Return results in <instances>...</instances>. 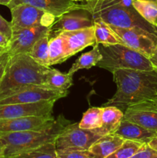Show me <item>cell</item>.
Segmentation results:
<instances>
[{
  "instance_id": "obj_28",
  "label": "cell",
  "mask_w": 157,
  "mask_h": 158,
  "mask_svg": "<svg viewBox=\"0 0 157 158\" xmlns=\"http://www.w3.org/2000/svg\"><path fill=\"white\" fill-rule=\"evenodd\" d=\"M143 143L135 140H125L123 144L106 158H129L142 147Z\"/></svg>"
},
{
  "instance_id": "obj_38",
  "label": "cell",
  "mask_w": 157,
  "mask_h": 158,
  "mask_svg": "<svg viewBox=\"0 0 157 158\" xmlns=\"http://www.w3.org/2000/svg\"><path fill=\"white\" fill-rule=\"evenodd\" d=\"M11 1H12V0H0V5L7 6Z\"/></svg>"
},
{
  "instance_id": "obj_41",
  "label": "cell",
  "mask_w": 157,
  "mask_h": 158,
  "mask_svg": "<svg viewBox=\"0 0 157 158\" xmlns=\"http://www.w3.org/2000/svg\"><path fill=\"white\" fill-rule=\"evenodd\" d=\"M151 1H153V2H155L157 3V0H151Z\"/></svg>"
},
{
  "instance_id": "obj_44",
  "label": "cell",
  "mask_w": 157,
  "mask_h": 158,
  "mask_svg": "<svg viewBox=\"0 0 157 158\" xmlns=\"http://www.w3.org/2000/svg\"><path fill=\"white\" fill-rule=\"evenodd\" d=\"M156 33H157V32H156Z\"/></svg>"
},
{
  "instance_id": "obj_37",
  "label": "cell",
  "mask_w": 157,
  "mask_h": 158,
  "mask_svg": "<svg viewBox=\"0 0 157 158\" xmlns=\"http://www.w3.org/2000/svg\"><path fill=\"white\" fill-rule=\"evenodd\" d=\"M146 102H148V103H151V104L154 105V106H157V95L155 96L154 98L151 99V100H146Z\"/></svg>"
},
{
  "instance_id": "obj_2",
  "label": "cell",
  "mask_w": 157,
  "mask_h": 158,
  "mask_svg": "<svg viewBox=\"0 0 157 158\" xmlns=\"http://www.w3.org/2000/svg\"><path fill=\"white\" fill-rule=\"evenodd\" d=\"M49 69L27 54L10 56L0 82V100L28 86H45Z\"/></svg>"
},
{
  "instance_id": "obj_6",
  "label": "cell",
  "mask_w": 157,
  "mask_h": 158,
  "mask_svg": "<svg viewBox=\"0 0 157 158\" xmlns=\"http://www.w3.org/2000/svg\"><path fill=\"white\" fill-rule=\"evenodd\" d=\"M124 46L139 52L148 59L157 47V34L139 27L120 28L109 25Z\"/></svg>"
},
{
  "instance_id": "obj_27",
  "label": "cell",
  "mask_w": 157,
  "mask_h": 158,
  "mask_svg": "<svg viewBox=\"0 0 157 158\" xmlns=\"http://www.w3.org/2000/svg\"><path fill=\"white\" fill-rule=\"evenodd\" d=\"M12 158H58L56 154L55 142L26 151Z\"/></svg>"
},
{
  "instance_id": "obj_3",
  "label": "cell",
  "mask_w": 157,
  "mask_h": 158,
  "mask_svg": "<svg viewBox=\"0 0 157 158\" xmlns=\"http://www.w3.org/2000/svg\"><path fill=\"white\" fill-rule=\"evenodd\" d=\"M132 0H91L80 4L92 19L100 18L109 25L120 28L139 27L157 34V28L146 22L132 6Z\"/></svg>"
},
{
  "instance_id": "obj_21",
  "label": "cell",
  "mask_w": 157,
  "mask_h": 158,
  "mask_svg": "<svg viewBox=\"0 0 157 158\" xmlns=\"http://www.w3.org/2000/svg\"><path fill=\"white\" fill-rule=\"evenodd\" d=\"M93 27L96 43L102 45L122 44L115 32L111 29L109 24L100 18L93 19Z\"/></svg>"
},
{
  "instance_id": "obj_36",
  "label": "cell",
  "mask_w": 157,
  "mask_h": 158,
  "mask_svg": "<svg viewBox=\"0 0 157 158\" xmlns=\"http://www.w3.org/2000/svg\"><path fill=\"white\" fill-rule=\"evenodd\" d=\"M3 152H4V144L0 139V158H4L3 157Z\"/></svg>"
},
{
  "instance_id": "obj_17",
  "label": "cell",
  "mask_w": 157,
  "mask_h": 158,
  "mask_svg": "<svg viewBox=\"0 0 157 158\" xmlns=\"http://www.w3.org/2000/svg\"><path fill=\"white\" fill-rule=\"evenodd\" d=\"M114 134L123 137L125 140H135L142 143H149L157 133L143 127L136 123L126 120H122Z\"/></svg>"
},
{
  "instance_id": "obj_43",
  "label": "cell",
  "mask_w": 157,
  "mask_h": 158,
  "mask_svg": "<svg viewBox=\"0 0 157 158\" xmlns=\"http://www.w3.org/2000/svg\"><path fill=\"white\" fill-rule=\"evenodd\" d=\"M89 1H91V0H89Z\"/></svg>"
},
{
  "instance_id": "obj_4",
  "label": "cell",
  "mask_w": 157,
  "mask_h": 158,
  "mask_svg": "<svg viewBox=\"0 0 157 158\" xmlns=\"http://www.w3.org/2000/svg\"><path fill=\"white\" fill-rule=\"evenodd\" d=\"M71 123L61 114L52 124L41 130L0 134V139L4 144L3 157L12 158L46 143L55 142L66 127Z\"/></svg>"
},
{
  "instance_id": "obj_31",
  "label": "cell",
  "mask_w": 157,
  "mask_h": 158,
  "mask_svg": "<svg viewBox=\"0 0 157 158\" xmlns=\"http://www.w3.org/2000/svg\"><path fill=\"white\" fill-rule=\"evenodd\" d=\"M0 33L3 34L10 40L12 33V27L11 22H8L0 15Z\"/></svg>"
},
{
  "instance_id": "obj_14",
  "label": "cell",
  "mask_w": 157,
  "mask_h": 158,
  "mask_svg": "<svg viewBox=\"0 0 157 158\" xmlns=\"http://www.w3.org/2000/svg\"><path fill=\"white\" fill-rule=\"evenodd\" d=\"M19 4H29L53 15L55 18L71 12L81 9L80 4L72 0H12L8 5L9 9Z\"/></svg>"
},
{
  "instance_id": "obj_26",
  "label": "cell",
  "mask_w": 157,
  "mask_h": 158,
  "mask_svg": "<svg viewBox=\"0 0 157 158\" xmlns=\"http://www.w3.org/2000/svg\"><path fill=\"white\" fill-rule=\"evenodd\" d=\"M103 107H90L83 114L81 121L78 123L80 128L94 130L101 127Z\"/></svg>"
},
{
  "instance_id": "obj_5",
  "label": "cell",
  "mask_w": 157,
  "mask_h": 158,
  "mask_svg": "<svg viewBox=\"0 0 157 158\" xmlns=\"http://www.w3.org/2000/svg\"><path fill=\"white\" fill-rule=\"evenodd\" d=\"M102 59L96 66L112 73L117 69H131L152 71V64L147 57L123 44H99Z\"/></svg>"
},
{
  "instance_id": "obj_33",
  "label": "cell",
  "mask_w": 157,
  "mask_h": 158,
  "mask_svg": "<svg viewBox=\"0 0 157 158\" xmlns=\"http://www.w3.org/2000/svg\"><path fill=\"white\" fill-rule=\"evenodd\" d=\"M149 61H150L151 64H152V68H153V70L155 73H157V47L155 49V52L152 54V56L149 58Z\"/></svg>"
},
{
  "instance_id": "obj_22",
  "label": "cell",
  "mask_w": 157,
  "mask_h": 158,
  "mask_svg": "<svg viewBox=\"0 0 157 158\" xmlns=\"http://www.w3.org/2000/svg\"><path fill=\"white\" fill-rule=\"evenodd\" d=\"M102 59L101 52L99 51V44L96 43L93 46L92 50L82 54L75 63L72 65L68 73L73 75L77 70L82 69H90L95 66Z\"/></svg>"
},
{
  "instance_id": "obj_24",
  "label": "cell",
  "mask_w": 157,
  "mask_h": 158,
  "mask_svg": "<svg viewBox=\"0 0 157 158\" xmlns=\"http://www.w3.org/2000/svg\"><path fill=\"white\" fill-rule=\"evenodd\" d=\"M72 76L69 73H62L55 69H50L47 74L45 86L51 89L66 91L73 84Z\"/></svg>"
},
{
  "instance_id": "obj_7",
  "label": "cell",
  "mask_w": 157,
  "mask_h": 158,
  "mask_svg": "<svg viewBox=\"0 0 157 158\" xmlns=\"http://www.w3.org/2000/svg\"><path fill=\"white\" fill-rule=\"evenodd\" d=\"M103 137L98 129L80 128L78 123L67 125L55 140L56 150L87 151L97 140Z\"/></svg>"
},
{
  "instance_id": "obj_34",
  "label": "cell",
  "mask_w": 157,
  "mask_h": 158,
  "mask_svg": "<svg viewBox=\"0 0 157 158\" xmlns=\"http://www.w3.org/2000/svg\"><path fill=\"white\" fill-rule=\"evenodd\" d=\"M9 43V39L8 37H6L5 35H3V34L0 33V46L7 49Z\"/></svg>"
},
{
  "instance_id": "obj_19",
  "label": "cell",
  "mask_w": 157,
  "mask_h": 158,
  "mask_svg": "<svg viewBox=\"0 0 157 158\" xmlns=\"http://www.w3.org/2000/svg\"><path fill=\"white\" fill-rule=\"evenodd\" d=\"M124 113L114 106H103L102 112V126L97 128L103 136L114 134L123 120Z\"/></svg>"
},
{
  "instance_id": "obj_11",
  "label": "cell",
  "mask_w": 157,
  "mask_h": 158,
  "mask_svg": "<svg viewBox=\"0 0 157 158\" xmlns=\"http://www.w3.org/2000/svg\"><path fill=\"white\" fill-rule=\"evenodd\" d=\"M55 101H41L32 103L0 104V119L52 115Z\"/></svg>"
},
{
  "instance_id": "obj_8",
  "label": "cell",
  "mask_w": 157,
  "mask_h": 158,
  "mask_svg": "<svg viewBox=\"0 0 157 158\" xmlns=\"http://www.w3.org/2000/svg\"><path fill=\"white\" fill-rule=\"evenodd\" d=\"M12 28H30L37 26H52L55 17L29 4H19L10 9Z\"/></svg>"
},
{
  "instance_id": "obj_13",
  "label": "cell",
  "mask_w": 157,
  "mask_h": 158,
  "mask_svg": "<svg viewBox=\"0 0 157 158\" xmlns=\"http://www.w3.org/2000/svg\"><path fill=\"white\" fill-rule=\"evenodd\" d=\"M55 119L52 115L0 119V134L20 131L41 130L52 124Z\"/></svg>"
},
{
  "instance_id": "obj_35",
  "label": "cell",
  "mask_w": 157,
  "mask_h": 158,
  "mask_svg": "<svg viewBox=\"0 0 157 158\" xmlns=\"http://www.w3.org/2000/svg\"><path fill=\"white\" fill-rule=\"evenodd\" d=\"M148 144L152 148H153L154 150L157 151V135H155L150 141L148 143Z\"/></svg>"
},
{
  "instance_id": "obj_18",
  "label": "cell",
  "mask_w": 157,
  "mask_h": 158,
  "mask_svg": "<svg viewBox=\"0 0 157 158\" xmlns=\"http://www.w3.org/2000/svg\"><path fill=\"white\" fill-rule=\"evenodd\" d=\"M125 141V139L115 134L103 136L91 146L89 151L100 158H106L116 151Z\"/></svg>"
},
{
  "instance_id": "obj_10",
  "label": "cell",
  "mask_w": 157,
  "mask_h": 158,
  "mask_svg": "<svg viewBox=\"0 0 157 158\" xmlns=\"http://www.w3.org/2000/svg\"><path fill=\"white\" fill-rule=\"evenodd\" d=\"M68 95V90H58L38 85L21 89L13 95L0 100V104L32 103L41 101H56Z\"/></svg>"
},
{
  "instance_id": "obj_25",
  "label": "cell",
  "mask_w": 157,
  "mask_h": 158,
  "mask_svg": "<svg viewBox=\"0 0 157 158\" xmlns=\"http://www.w3.org/2000/svg\"><path fill=\"white\" fill-rule=\"evenodd\" d=\"M132 6L146 22L157 28V3L151 0H132Z\"/></svg>"
},
{
  "instance_id": "obj_1",
  "label": "cell",
  "mask_w": 157,
  "mask_h": 158,
  "mask_svg": "<svg viewBox=\"0 0 157 158\" xmlns=\"http://www.w3.org/2000/svg\"><path fill=\"white\" fill-rule=\"evenodd\" d=\"M112 75L116 91L103 106H114L126 109L157 95V73L154 70L120 69L112 73Z\"/></svg>"
},
{
  "instance_id": "obj_16",
  "label": "cell",
  "mask_w": 157,
  "mask_h": 158,
  "mask_svg": "<svg viewBox=\"0 0 157 158\" xmlns=\"http://www.w3.org/2000/svg\"><path fill=\"white\" fill-rule=\"evenodd\" d=\"M58 34L66 41L69 57L75 55L87 46L96 44L93 26L73 31H65Z\"/></svg>"
},
{
  "instance_id": "obj_20",
  "label": "cell",
  "mask_w": 157,
  "mask_h": 158,
  "mask_svg": "<svg viewBox=\"0 0 157 158\" xmlns=\"http://www.w3.org/2000/svg\"><path fill=\"white\" fill-rule=\"evenodd\" d=\"M69 58L66 41L60 34L49 40V66L62 63Z\"/></svg>"
},
{
  "instance_id": "obj_15",
  "label": "cell",
  "mask_w": 157,
  "mask_h": 158,
  "mask_svg": "<svg viewBox=\"0 0 157 158\" xmlns=\"http://www.w3.org/2000/svg\"><path fill=\"white\" fill-rule=\"evenodd\" d=\"M78 11H71L57 18L56 21L54 22L51 26L50 35H54L55 36L65 31H73L93 26L92 17L85 14L83 12H83Z\"/></svg>"
},
{
  "instance_id": "obj_32",
  "label": "cell",
  "mask_w": 157,
  "mask_h": 158,
  "mask_svg": "<svg viewBox=\"0 0 157 158\" xmlns=\"http://www.w3.org/2000/svg\"><path fill=\"white\" fill-rule=\"evenodd\" d=\"M9 58H10V56L8 53L7 50L0 54V82L5 73V70H6Z\"/></svg>"
},
{
  "instance_id": "obj_30",
  "label": "cell",
  "mask_w": 157,
  "mask_h": 158,
  "mask_svg": "<svg viewBox=\"0 0 157 158\" xmlns=\"http://www.w3.org/2000/svg\"><path fill=\"white\" fill-rule=\"evenodd\" d=\"M129 158H157V151L145 143Z\"/></svg>"
},
{
  "instance_id": "obj_23",
  "label": "cell",
  "mask_w": 157,
  "mask_h": 158,
  "mask_svg": "<svg viewBox=\"0 0 157 158\" xmlns=\"http://www.w3.org/2000/svg\"><path fill=\"white\" fill-rule=\"evenodd\" d=\"M49 40L50 32H48L35 42L29 53V56H30L35 62L47 67L50 66L49 61Z\"/></svg>"
},
{
  "instance_id": "obj_40",
  "label": "cell",
  "mask_w": 157,
  "mask_h": 158,
  "mask_svg": "<svg viewBox=\"0 0 157 158\" xmlns=\"http://www.w3.org/2000/svg\"><path fill=\"white\" fill-rule=\"evenodd\" d=\"M77 1H85V2H88V1H89V0H76V2Z\"/></svg>"
},
{
  "instance_id": "obj_12",
  "label": "cell",
  "mask_w": 157,
  "mask_h": 158,
  "mask_svg": "<svg viewBox=\"0 0 157 158\" xmlns=\"http://www.w3.org/2000/svg\"><path fill=\"white\" fill-rule=\"evenodd\" d=\"M123 119L157 133V106L148 102L128 106Z\"/></svg>"
},
{
  "instance_id": "obj_29",
  "label": "cell",
  "mask_w": 157,
  "mask_h": 158,
  "mask_svg": "<svg viewBox=\"0 0 157 158\" xmlns=\"http://www.w3.org/2000/svg\"><path fill=\"white\" fill-rule=\"evenodd\" d=\"M58 158H100L90 151H73V150H56Z\"/></svg>"
},
{
  "instance_id": "obj_42",
  "label": "cell",
  "mask_w": 157,
  "mask_h": 158,
  "mask_svg": "<svg viewBox=\"0 0 157 158\" xmlns=\"http://www.w3.org/2000/svg\"><path fill=\"white\" fill-rule=\"evenodd\" d=\"M72 1H74V2H76V0H72Z\"/></svg>"
},
{
  "instance_id": "obj_39",
  "label": "cell",
  "mask_w": 157,
  "mask_h": 158,
  "mask_svg": "<svg viewBox=\"0 0 157 158\" xmlns=\"http://www.w3.org/2000/svg\"><path fill=\"white\" fill-rule=\"evenodd\" d=\"M5 51H6V48H3V47H1V46H0V54L2 53V52H5Z\"/></svg>"
},
{
  "instance_id": "obj_9",
  "label": "cell",
  "mask_w": 157,
  "mask_h": 158,
  "mask_svg": "<svg viewBox=\"0 0 157 158\" xmlns=\"http://www.w3.org/2000/svg\"><path fill=\"white\" fill-rule=\"evenodd\" d=\"M51 26H37L30 28H12V33L6 49L10 56L30 52L35 42L50 32Z\"/></svg>"
}]
</instances>
